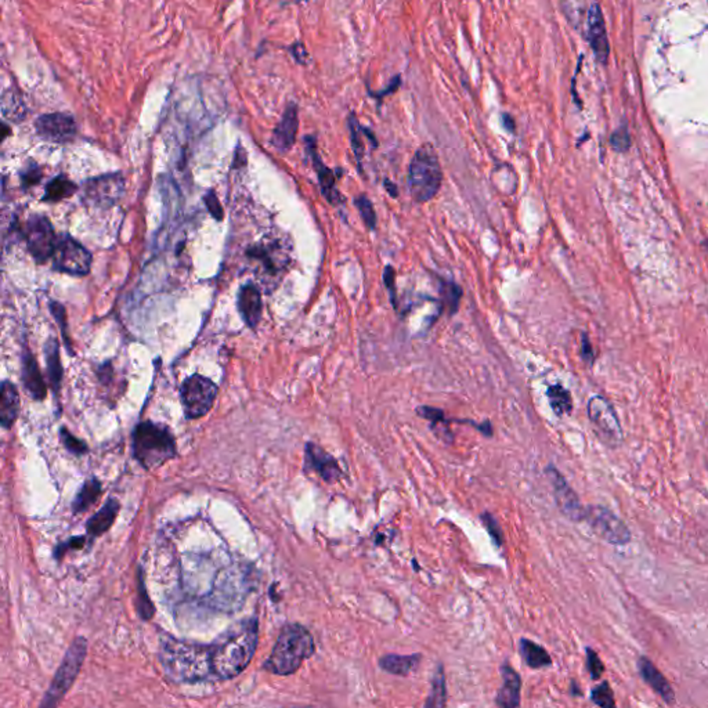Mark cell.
<instances>
[{
  "label": "cell",
  "instance_id": "cell-49",
  "mask_svg": "<svg viewBox=\"0 0 708 708\" xmlns=\"http://www.w3.org/2000/svg\"><path fill=\"white\" fill-rule=\"evenodd\" d=\"M398 86H400V76H396V78H394V80L391 82V85H390L389 87H388V90H385V92H381V93H378V94H377V93H371V94H372L374 97H378V99H381V97H384V96H386V94H389V93H393V92H396Z\"/></svg>",
  "mask_w": 708,
  "mask_h": 708
},
{
  "label": "cell",
  "instance_id": "cell-34",
  "mask_svg": "<svg viewBox=\"0 0 708 708\" xmlns=\"http://www.w3.org/2000/svg\"><path fill=\"white\" fill-rule=\"evenodd\" d=\"M348 122H349V129H350V142H352L354 155H355L357 162L361 164L362 157H364V144H362L364 128L358 123L354 114H350V116L348 118Z\"/></svg>",
  "mask_w": 708,
  "mask_h": 708
},
{
  "label": "cell",
  "instance_id": "cell-18",
  "mask_svg": "<svg viewBox=\"0 0 708 708\" xmlns=\"http://www.w3.org/2000/svg\"><path fill=\"white\" fill-rule=\"evenodd\" d=\"M298 129H299L298 106L295 103H291L283 111V118L273 132L271 144L279 151L291 149V147L296 142Z\"/></svg>",
  "mask_w": 708,
  "mask_h": 708
},
{
  "label": "cell",
  "instance_id": "cell-10",
  "mask_svg": "<svg viewBox=\"0 0 708 708\" xmlns=\"http://www.w3.org/2000/svg\"><path fill=\"white\" fill-rule=\"evenodd\" d=\"M249 260L257 264V270H260V277L264 283L270 281H277L283 271H285L289 257L283 250L281 240H270L262 241L255 247H250L247 252Z\"/></svg>",
  "mask_w": 708,
  "mask_h": 708
},
{
  "label": "cell",
  "instance_id": "cell-21",
  "mask_svg": "<svg viewBox=\"0 0 708 708\" xmlns=\"http://www.w3.org/2000/svg\"><path fill=\"white\" fill-rule=\"evenodd\" d=\"M238 312L249 328L255 329L262 317V296L256 285L247 283L238 293Z\"/></svg>",
  "mask_w": 708,
  "mask_h": 708
},
{
  "label": "cell",
  "instance_id": "cell-4",
  "mask_svg": "<svg viewBox=\"0 0 708 708\" xmlns=\"http://www.w3.org/2000/svg\"><path fill=\"white\" fill-rule=\"evenodd\" d=\"M443 183V171L439 157L430 144L420 147L410 164L408 188L413 198L420 202H429L436 197Z\"/></svg>",
  "mask_w": 708,
  "mask_h": 708
},
{
  "label": "cell",
  "instance_id": "cell-47",
  "mask_svg": "<svg viewBox=\"0 0 708 708\" xmlns=\"http://www.w3.org/2000/svg\"><path fill=\"white\" fill-rule=\"evenodd\" d=\"M384 281H385L386 286H388V289H389L390 298H391V303H393V306H397V305H396L397 302H396V286H394V270H393L390 266L386 267V270H385V273H384Z\"/></svg>",
  "mask_w": 708,
  "mask_h": 708
},
{
  "label": "cell",
  "instance_id": "cell-13",
  "mask_svg": "<svg viewBox=\"0 0 708 708\" xmlns=\"http://www.w3.org/2000/svg\"><path fill=\"white\" fill-rule=\"evenodd\" d=\"M25 240L36 262H46L56 248V234L50 221L43 216H32L25 227Z\"/></svg>",
  "mask_w": 708,
  "mask_h": 708
},
{
  "label": "cell",
  "instance_id": "cell-8",
  "mask_svg": "<svg viewBox=\"0 0 708 708\" xmlns=\"http://www.w3.org/2000/svg\"><path fill=\"white\" fill-rule=\"evenodd\" d=\"M582 520L587 522L597 535L611 545H627L631 541V531L628 526L604 506H585Z\"/></svg>",
  "mask_w": 708,
  "mask_h": 708
},
{
  "label": "cell",
  "instance_id": "cell-48",
  "mask_svg": "<svg viewBox=\"0 0 708 708\" xmlns=\"http://www.w3.org/2000/svg\"><path fill=\"white\" fill-rule=\"evenodd\" d=\"M85 541H86V538H85V537H75V538H71L67 544L61 545V547L57 549V555H59V556H60V555H63V554H64V551H67V549H70V548L80 549V548L85 545Z\"/></svg>",
  "mask_w": 708,
  "mask_h": 708
},
{
  "label": "cell",
  "instance_id": "cell-45",
  "mask_svg": "<svg viewBox=\"0 0 708 708\" xmlns=\"http://www.w3.org/2000/svg\"><path fill=\"white\" fill-rule=\"evenodd\" d=\"M288 50L291 51V54H292V57L295 59V61H296V63L303 64V66L307 63V56H309V53H307V50H306V47H305V44H303V43L296 42V43H293L291 47H288Z\"/></svg>",
  "mask_w": 708,
  "mask_h": 708
},
{
  "label": "cell",
  "instance_id": "cell-27",
  "mask_svg": "<svg viewBox=\"0 0 708 708\" xmlns=\"http://www.w3.org/2000/svg\"><path fill=\"white\" fill-rule=\"evenodd\" d=\"M44 354L47 360V375L50 379V384L53 389H60L61 385V378H63V367L60 361V352H59V343L56 339H49V342L44 346Z\"/></svg>",
  "mask_w": 708,
  "mask_h": 708
},
{
  "label": "cell",
  "instance_id": "cell-33",
  "mask_svg": "<svg viewBox=\"0 0 708 708\" xmlns=\"http://www.w3.org/2000/svg\"><path fill=\"white\" fill-rule=\"evenodd\" d=\"M18 234L17 220L13 214H0V250L10 247Z\"/></svg>",
  "mask_w": 708,
  "mask_h": 708
},
{
  "label": "cell",
  "instance_id": "cell-43",
  "mask_svg": "<svg viewBox=\"0 0 708 708\" xmlns=\"http://www.w3.org/2000/svg\"><path fill=\"white\" fill-rule=\"evenodd\" d=\"M50 307H51V312H53L54 319H56V321L60 324V328H61V331H63V335H64L66 341L70 343V341H68V335H67V331H66V328H67V316H66V309H64L60 303H56V302H53Z\"/></svg>",
  "mask_w": 708,
  "mask_h": 708
},
{
  "label": "cell",
  "instance_id": "cell-11",
  "mask_svg": "<svg viewBox=\"0 0 708 708\" xmlns=\"http://www.w3.org/2000/svg\"><path fill=\"white\" fill-rule=\"evenodd\" d=\"M123 191V177L121 175H106L87 180L82 190V198L90 207L106 208L118 202Z\"/></svg>",
  "mask_w": 708,
  "mask_h": 708
},
{
  "label": "cell",
  "instance_id": "cell-24",
  "mask_svg": "<svg viewBox=\"0 0 708 708\" xmlns=\"http://www.w3.org/2000/svg\"><path fill=\"white\" fill-rule=\"evenodd\" d=\"M421 659H422L421 654H410V656L386 654L379 660V666L386 673L400 675V676H408L410 673H414L418 669Z\"/></svg>",
  "mask_w": 708,
  "mask_h": 708
},
{
  "label": "cell",
  "instance_id": "cell-26",
  "mask_svg": "<svg viewBox=\"0 0 708 708\" xmlns=\"http://www.w3.org/2000/svg\"><path fill=\"white\" fill-rule=\"evenodd\" d=\"M519 650L525 663L532 670L552 666V657L549 656L547 649H544L534 640L522 637L519 640Z\"/></svg>",
  "mask_w": 708,
  "mask_h": 708
},
{
  "label": "cell",
  "instance_id": "cell-44",
  "mask_svg": "<svg viewBox=\"0 0 708 708\" xmlns=\"http://www.w3.org/2000/svg\"><path fill=\"white\" fill-rule=\"evenodd\" d=\"M204 200H205V204L208 207V211L212 213L213 217L217 219V220H221L223 219V208H221L219 200L216 198V195L213 194L212 191L209 194H207Z\"/></svg>",
  "mask_w": 708,
  "mask_h": 708
},
{
  "label": "cell",
  "instance_id": "cell-30",
  "mask_svg": "<svg viewBox=\"0 0 708 708\" xmlns=\"http://www.w3.org/2000/svg\"><path fill=\"white\" fill-rule=\"evenodd\" d=\"M547 396L551 404V408L558 417L568 415L573 410V398L568 390L562 385H554L547 390Z\"/></svg>",
  "mask_w": 708,
  "mask_h": 708
},
{
  "label": "cell",
  "instance_id": "cell-25",
  "mask_svg": "<svg viewBox=\"0 0 708 708\" xmlns=\"http://www.w3.org/2000/svg\"><path fill=\"white\" fill-rule=\"evenodd\" d=\"M119 502L116 499H109L106 505L87 522L86 530L87 534L92 537H99L104 534L108 529L112 526L118 512H119Z\"/></svg>",
  "mask_w": 708,
  "mask_h": 708
},
{
  "label": "cell",
  "instance_id": "cell-42",
  "mask_svg": "<svg viewBox=\"0 0 708 708\" xmlns=\"http://www.w3.org/2000/svg\"><path fill=\"white\" fill-rule=\"evenodd\" d=\"M61 441L64 443L66 448L68 451L73 453V454L82 456V454H85L87 451V446L83 441H80L79 439H76L75 436H72L71 433L68 430H66V429L61 430Z\"/></svg>",
  "mask_w": 708,
  "mask_h": 708
},
{
  "label": "cell",
  "instance_id": "cell-12",
  "mask_svg": "<svg viewBox=\"0 0 708 708\" xmlns=\"http://www.w3.org/2000/svg\"><path fill=\"white\" fill-rule=\"evenodd\" d=\"M53 257L56 267L68 274L85 276L90 270V253L71 237H64L56 243Z\"/></svg>",
  "mask_w": 708,
  "mask_h": 708
},
{
  "label": "cell",
  "instance_id": "cell-39",
  "mask_svg": "<svg viewBox=\"0 0 708 708\" xmlns=\"http://www.w3.org/2000/svg\"><path fill=\"white\" fill-rule=\"evenodd\" d=\"M610 145L617 152H627L631 147V136L627 126L618 128L610 138Z\"/></svg>",
  "mask_w": 708,
  "mask_h": 708
},
{
  "label": "cell",
  "instance_id": "cell-32",
  "mask_svg": "<svg viewBox=\"0 0 708 708\" xmlns=\"http://www.w3.org/2000/svg\"><path fill=\"white\" fill-rule=\"evenodd\" d=\"M426 707H444L446 706V676L443 666H439L437 673L432 682V693L427 699Z\"/></svg>",
  "mask_w": 708,
  "mask_h": 708
},
{
  "label": "cell",
  "instance_id": "cell-31",
  "mask_svg": "<svg viewBox=\"0 0 708 708\" xmlns=\"http://www.w3.org/2000/svg\"><path fill=\"white\" fill-rule=\"evenodd\" d=\"M75 191H76V185L72 183L71 180H68L67 177L64 176L56 177L46 187L44 201H49V202L61 201L67 197L73 195Z\"/></svg>",
  "mask_w": 708,
  "mask_h": 708
},
{
  "label": "cell",
  "instance_id": "cell-17",
  "mask_svg": "<svg viewBox=\"0 0 708 708\" xmlns=\"http://www.w3.org/2000/svg\"><path fill=\"white\" fill-rule=\"evenodd\" d=\"M306 149L313 161V165H315V169H316V173H317V177H319V187L322 190V194L324 197L332 204V205H339L343 198L342 195L339 194L336 185H335V173L326 168L321 158L319 157V152H317V145H316V140L315 138L309 136L306 138Z\"/></svg>",
  "mask_w": 708,
  "mask_h": 708
},
{
  "label": "cell",
  "instance_id": "cell-22",
  "mask_svg": "<svg viewBox=\"0 0 708 708\" xmlns=\"http://www.w3.org/2000/svg\"><path fill=\"white\" fill-rule=\"evenodd\" d=\"M20 414V394L16 385L3 382L0 385V425L6 429L14 425Z\"/></svg>",
  "mask_w": 708,
  "mask_h": 708
},
{
  "label": "cell",
  "instance_id": "cell-28",
  "mask_svg": "<svg viewBox=\"0 0 708 708\" xmlns=\"http://www.w3.org/2000/svg\"><path fill=\"white\" fill-rule=\"evenodd\" d=\"M100 494H102V483L97 479L87 480L72 503L73 512L75 513L85 512L87 508H90L97 501Z\"/></svg>",
  "mask_w": 708,
  "mask_h": 708
},
{
  "label": "cell",
  "instance_id": "cell-53",
  "mask_svg": "<svg viewBox=\"0 0 708 708\" xmlns=\"http://www.w3.org/2000/svg\"><path fill=\"white\" fill-rule=\"evenodd\" d=\"M385 188L388 190V193H389L391 197H397V194H398L397 187L391 181H389V180H385Z\"/></svg>",
  "mask_w": 708,
  "mask_h": 708
},
{
  "label": "cell",
  "instance_id": "cell-15",
  "mask_svg": "<svg viewBox=\"0 0 708 708\" xmlns=\"http://www.w3.org/2000/svg\"><path fill=\"white\" fill-rule=\"evenodd\" d=\"M35 126L39 136L49 142H70L76 135L75 119L67 114L42 115L37 118Z\"/></svg>",
  "mask_w": 708,
  "mask_h": 708
},
{
  "label": "cell",
  "instance_id": "cell-41",
  "mask_svg": "<svg viewBox=\"0 0 708 708\" xmlns=\"http://www.w3.org/2000/svg\"><path fill=\"white\" fill-rule=\"evenodd\" d=\"M585 652H587V670L594 680H598L602 678L604 673L603 661L594 649L587 647Z\"/></svg>",
  "mask_w": 708,
  "mask_h": 708
},
{
  "label": "cell",
  "instance_id": "cell-7",
  "mask_svg": "<svg viewBox=\"0 0 708 708\" xmlns=\"http://www.w3.org/2000/svg\"><path fill=\"white\" fill-rule=\"evenodd\" d=\"M180 396L185 418L198 420L211 411L217 396V386L211 379L195 374L183 382Z\"/></svg>",
  "mask_w": 708,
  "mask_h": 708
},
{
  "label": "cell",
  "instance_id": "cell-40",
  "mask_svg": "<svg viewBox=\"0 0 708 708\" xmlns=\"http://www.w3.org/2000/svg\"><path fill=\"white\" fill-rule=\"evenodd\" d=\"M480 519H482L483 526L489 531L490 537L494 539V542L498 547H501L503 542V532L501 530V526H499L496 516L492 515L490 512H484V513H482Z\"/></svg>",
  "mask_w": 708,
  "mask_h": 708
},
{
  "label": "cell",
  "instance_id": "cell-38",
  "mask_svg": "<svg viewBox=\"0 0 708 708\" xmlns=\"http://www.w3.org/2000/svg\"><path fill=\"white\" fill-rule=\"evenodd\" d=\"M417 414L422 418L427 420L430 422V426L432 429L436 427L439 425H448L450 422H453V420H446L444 417V413L440 410V408H434V407H427V405H422V407H418L417 408Z\"/></svg>",
  "mask_w": 708,
  "mask_h": 708
},
{
  "label": "cell",
  "instance_id": "cell-35",
  "mask_svg": "<svg viewBox=\"0 0 708 708\" xmlns=\"http://www.w3.org/2000/svg\"><path fill=\"white\" fill-rule=\"evenodd\" d=\"M591 700L597 706H601V707H616L614 695H613V690H611L610 683L607 680H604L601 685H598L595 689H592V692H591Z\"/></svg>",
  "mask_w": 708,
  "mask_h": 708
},
{
  "label": "cell",
  "instance_id": "cell-29",
  "mask_svg": "<svg viewBox=\"0 0 708 708\" xmlns=\"http://www.w3.org/2000/svg\"><path fill=\"white\" fill-rule=\"evenodd\" d=\"M0 106L3 111V115L14 122H21L27 116V108L23 102V99L16 94L13 90H7L3 93Z\"/></svg>",
  "mask_w": 708,
  "mask_h": 708
},
{
  "label": "cell",
  "instance_id": "cell-36",
  "mask_svg": "<svg viewBox=\"0 0 708 708\" xmlns=\"http://www.w3.org/2000/svg\"><path fill=\"white\" fill-rule=\"evenodd\" d=\"M441 286H443L441 292L444 296V303L448 306L450 316H453V315H456V312L458 309V303L462 298V289H460V286L454 283H443Z\"/></svg>",
  "mask_w": 708,
  "mask_h": 708
},
{
  "label": "cell",
  "instance_id": "cell-52",
  "mask_svg": "<svg viewBox=\"0 0 708 708\" xmlns=\"http://www.w3.org/2000/svg\"><path fill=\"white\" fill-rule=\"evenodd\" d=\"M11 135V129L8 125L0 122V142H3L6 138H8Z\"/></svg>",
  "mask_w": 708,
  "mask_h": 708
},
{
  "label": "cell",
  "instance_id": "cell-51",
  "mask_svg": "<svg viewBox=\"0 0 708 708\" xmlns=\"http://www.w3.org/2000/svg\"><path fill=\"white\" fill-rule=\"evenodd\" d=\"M502 122H503V126L506 128V130H509V132H515V122H513V119H512V116H511V115L503 114V115H502Z\"/></svg>",
  "mask_w": 708,
  "mask_h": 708
},
{
  "label": "cell",
  "instance_id": "cell-14",
  "mask_svg": "<svg viewBox=\"0 0 708 708\" xmlns=\"http://www.w3.org/2000/svg\"><path fill=\"white\" fill-rule=\"evenodd\" d=\"M545 473L552 484L555 501H556V505L559 506L561 512L571 522H581L582 513H584V506L581 505V501L575 494V492L567 483L565 476L554 465H549L545 469Z\"/></svg>",
  "mask_w": 708,
  "mask_h": 708
},
{
  "label": "cell",
  "instance_id": "cell-19",
  "mask_svg": "<svg viewBox=\"0 0 708 708\" xmlns=\"http://www.w3.org/2000/svg\"><path fill=\"white\" fill-rule=\"evenodd\" d=\"M499 671L502 675V686L496 693V706L502 708L519 707L520 706V690H522L520 675L516 673L508 663H505L499 669Z\"/></svg>",
  "mask_w": 708,
  "mask_h": 708
},
{
  "label": "cell",
  "instance_id": "cell-1",
  "mask_svg": "<svg viewBox=\"0 0 708 708\" xmlns=\"http://www.w3.org/2000/svg\"><path fill=\"white\" fill-rule=\"evenodd\" d=\"M259 640V623L247 618L234 624L211 645H204L209 680H226L243 673L252 661Z\"/></svg>",
  "mask_w": 708,
  "mask_h": 708
},
{
  "label": "cell",
  "instance_id": "cell-23",
  "mask_svg": "<svg viewBox=\"0 0 708 708\" xmlns=\"http://www.w3.org/2000/svg\"><path fill=\"white\" fill-rule=\"evenodd\" d=\"M23 382L25 389L35 398L43 400L46 397V385L40 368L32 354L27 353L23 361Z\"/></svg>",
  "mask_w": 708,
  "mask_h": 708
},
{
  "label": "cell",
  "instance_id": "cell-20",
  "mask_svg": "<svg viewBox=\"0 0 708 708\" xmlns=\"http://www.w3.org/2000/svg\"><path fill=\"white\" fill-rule=\"evenodd\" d=\"M637 671L640 678L667 703L673 704L675 702V693L670 682L663 673L659 671V669L650 661L647 657H639L637 660Z\"/></svg>",
  "mask_w": 708,
  "mask_h": 708
},
{
  "label": "cell",
  "instance_id": "cell-46",
  "mask_svg": "<svg viewBox=\"0 0 708 708\" xmlns=\"http://www.w3.org/2000/svg\"><path fill=\"white\" fill-rule=\"evenodd\" d=\"M581 355H582V360L585 362H588L590 365L594 364L595 357H597L592 346H591V342L585 334H582V339H581Z\"/></svg>",
  "mask_w": 708,
  "mask_h": 708
},
{
  "label": "cell",
  "instance_id": "cell-2",
  "mask_svg": "<svg viewBox=\"0 0 708 708\" xmlns=\"http://www.w3.org/2000/svg\"><path fill=\"white\" fill-rule=\"evenodd\" d=\"M316 652L315 637L300 624L285 625L264 663V670L276 675H291Z\"/></svg>",
  "mask_w": 708,
  "mask_h": 708
},
{
  "label": "cell",
  "instance_id": "cell-9",
  "mask_svg": "<svg viewBox=\"0 0 708 708\" xmlns=\"http://www.w3.org/2000/svg\"><path fill=\"white\" fill-rule=\"evenodd\" d=\"M588 418L597 436L609 447H617L623 441V429L613 405L602 397L594 396L587 407Z\"/></svg>",
  "mask_w": 708,
  "mask_h": 708
},
{
  "label": "cell",
  "instance_id": "cell-5",
  "mask_svg": "<svg viewBox=\"0 0 708 708\" xmlns=\"http://www.w3.org/2000/svg\"><path fill=\"white\" fill-rule=\"evenodd\" d=\"M573 8L580 13L577 17L570 20L578 21L575 23V27L582 30L597 60L604 66L609 60L610 46L601 4L597 0H573Z\"/></svg>",
  "mask_w": 708,
  "mask_h": 708
},
{
  "label": "cell",
  "instance_id": "cell-16",
  "mask_svg": "<svg viewBox=\"0 0 708 708\" xmlns=\"http://www.w3.org/2000/svg\"><path fill=\"white\" fill-rule=\"evenodd\" d=\"M306 466L315 470L326 483H335L343 476L338 460L313 443H307L306 446Z\"/></svg>",
  "mask_w": 708,
  "mask_h": 708
},
{
  "label": "cell",
  "instance_id": "cell-6",
  "mask_svg": "<svg viewBox=\"0 0 708 708\" xmlns=\"http://www.w3.org/2000/svg\"><path fill=\"white\" fill-rule=\"evenodd\" d=\"M86 650H87L86 639L76 637L72 642L60 669L57 670L56 676L44 696L42 706L44 707L57 706L60 700L66 696V693L70 690L72 683L75 682L78 673L80 671L82 663L86 657Z\"/></svg>",
  "mask_w": 708,
  "mask_h": 708
},
{
  "label": "cell",
  "instance_id": "cell-37",
  "mask_svg": "<svg viewBox=\"0 0 708 708\" xmlns=\"http://www.w3.org/2000/svg\"><path fill=\"white\" fill-rule=\"evenodd\" d=\"M354 204H355L358 212L361 213L362 220L367 224V227L374 230L377 227V213L374 211L371 201L365 195H360L354 200Z\"/></svg>",
  "mask_w": 708,
  "mask_h": 708
},
{
  "label": "cell",
  "instance_id": "cell-3",
  "mask_svg": "<svg viewBox=\"0 0 708 708\" xmlns=\"http://www.w3.org/2000/svg\"><path fill=\"white\" fill-rule=\"evenodd\" d=\"M133 451L142 466L154 469L176 457V440L168 427L142 422L133 433Z\"/></svg>",
  "mask_w": 708,
  "mask_h": 708
},
{
  "label": "cell",
  "instance_id": "cell-50",
  "mask_svg": "<svg viewBox=\"0 0 708 708\" xmlns=\"http://www.w3.org/2000/svg\"><path fill=\"white\" fill-rule=\"evenodd\" d=\"M40 178V172L36 171V169H31L30 172H27L24 175V180H25V184H35L36 181Z\"/></svg>",
  "mask_w": 708,
  "mask_h": 708
}]
</instances>
